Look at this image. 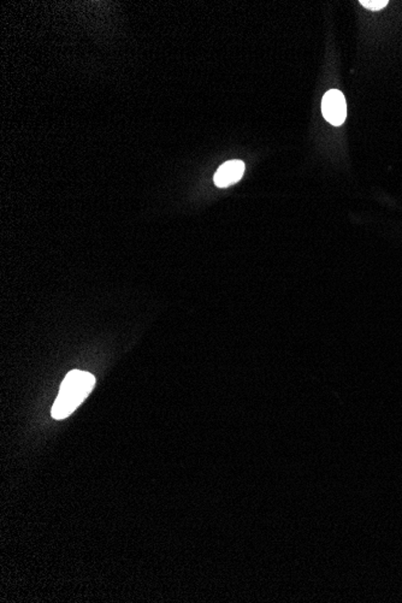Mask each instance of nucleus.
<instances>
[{"mask_svg":"<svg viewBox=\"0 0 402 603\" xmlns=\"http://www.w3.org/2000/svg\"><path fill=\"white\" fill-rule=\"evenodd\" d=\"M96 385L92 373L73 370L61 382L57 399L52 406L51 415L54 419H66L84 402Z\"/></svg>","mask_w":402,"mask_h":603,"instance_id":"obj_1","label":"nucleus"},{"mask_svg":"<svg viewBox=\"0 0 402 603\" xmlns=\"http://www.w3.org/2000/svg\"><path fill=\"white\" fill-rule=\"evenodd\" d=\"M322 113L324 118L335 127L345 123L347 117V104L345 96L337 89L326 93L322 100Z\"/></svg>","mask_w":402,"mask_h":603,"instance_id":"obj_2","label":"nucleus"},{"mask_svg":"<svg viewBox=\"0 0 402 603\" xmlns=\"http://www.w3.org/2000/svg\"><path fill=\"white\" fill-rule=\"evenodd\" d=\"M245 168V163L238 159L224 163L223 166H219V169L215 173V177H213L215 185L219 188H226L229 186L235 185L243 176Z\"/></svg>","mask_w":402,"mask_h":603,"instance_id":"obj_3","label":"nucleus"},{"mask_svg":"<svg viewBox=\"0 0 402 603\" xmlns=\"http://www.w3.org/2000/svg\"><path fill=\"white\" fill-rule=\"evenodd\" d=\"M361 4L371 11H379L386 8L389 1L388 0H361Z\"/></svg>","mask_w":402,"mask_h":603,"instance_id":"obj_4","label":"nucleus"}]
</instances>
